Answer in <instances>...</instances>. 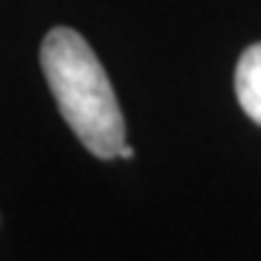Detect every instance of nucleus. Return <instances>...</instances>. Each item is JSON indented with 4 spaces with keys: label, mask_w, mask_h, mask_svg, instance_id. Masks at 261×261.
Here are the masks:
<instances>
[{
    "label": "nucleus",
    "mask_w": 261,
    "mask_h": 261,
    "mask_svg": "<svg viewBox=\"0 0 261 261\" xmlns=\"http://www.w3.org/2000/svg\"><path fill=\"white\" fill-rule=\"evenodd\" d=\"M41 70L58 111L84 148L99 160L119 157L125 119L111 79L75 29L56 27L41 41Z\"/></svg>",
    "instance_id": "f257e3e1"
},
{
    "label": "nucleus",
    "mask_w": 261,
    "mask_h": 261,
    "mask_svg": "<svg viewBox=\"0 0 261 261\" xmlns=\"http://www.w3.org/2000/svg\"><path fill=\"white\" fill-rule=\"evenodd\" d=\"M235 96L241 111L261 125V41L241 53L235 67Z\"/></svg>",
    "instance_id": "f03ea898"
},
{
    "label": "nucleus",
    "mask_w": 261,
    "mask_h": 261,
    "mask_svg": "<svg viewBox=\"0 0 261 261\" xmlns=\"http://www.w3.org/2000/svg\"><path fill=\"white\" fill-rule=\"evenodd\" d=\"M119 157H122V160H130V157H134V148H130V145H122Z\"/></svg>",
    "instance_id": "7ed1b4c3"
}]
</instances>
